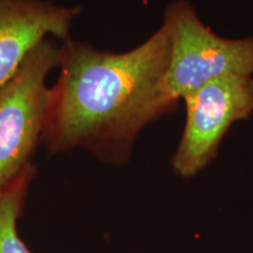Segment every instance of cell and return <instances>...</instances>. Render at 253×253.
Wrapping results in <instances>:
<instances>
[{
  "label": "cell",
  "mask_w": 253,
  "mask_h": 253,
  "mask_svg": "<svg viewBox=\"0 0 253 253\" xmlns=\"http://www.w3.org/2000/svg\"><path fill=\"white\" fill-rule=\"evenodd\" d=\"M169 52L163 23L126 52L61 41L60 74L50 87L41 138L47 150L81 149L108 166H126L141 131L176 109L162 91Z\"/></svg>",
  "instance_id": "1"
},
{
  "label": "cell",
  "mask_w": 253,
  "mask_h": 253,
  "mask_svg": "<svg viewBox=\"0 0 253 253\" xmlns=\"http://www.w3.org/2000/svg\"><path fill=\"white\" fill-rule=\"evenodd\" d=\"M170 52L162 81L166 100L173 108L190 91L224 75L253 77V37L227 39L207 26L188 0L166 7Z\"/></svg>",
  "instance_id": "2"
},
{
  "label": "cell",
  "mask_w": 253,
  "mask_h": 253,
  "mask_svg": "<svg viewBox=\"0 0 253 253\" xmlns=\"http://www.w3.org/2000/svg\"><path fill=\"white\" fill-rule=\"evenodd\" d=\"M61 41L43 40L0 86V190L32 166L48 108L46 81L59 67Z\"/></svg>",
  "instance_id": "3"
},
{
  "label": "cell",
  "mask_w": 253,
  "mask_h": 253,
  "mask_svg": "<svg viewBox=\"0 0 253 253\" xmlns=\"http://www.w3.org/2000/svg\"><path fill=\"white\" fill-rule=\"evenodd\" d=\"M182 101L185 123L171 167L178 177L191 179L217 158L231 126L253 115V77L224 75L190 91Z\"/></svg>",
  "instance_id": "4"
},
{
  "label": "cell",
  "mask_w": 253,
  "mask_h": 253,
  "mask_svg": "<svg viewBox=\"0 0 253 253\" xmlns=\"http://www.w3.org/2000/svg\"><path fill=\"white\" fill-rule=\"evenodd\" d=\"M81 12L80 6L52 0H0V86L43 40L71 38Z\"/></svg>",
  "instance_id": "5"
},
{
  "label": "cell",
  "mask_w": 253,
  "mask_h": 253,
  "mask_svg": "<svg viewBox=\"0 0 253 253\" xmlns=\"http://www.w3.org/2000/svg\"><path fill=\"white\" fill-rule=\"evenodd\" d=\"M36 176L33 164L0 190V253H32L18 232V219L23 211L27 191Z\"/></svg>",
  "instance_id": "6"
}]
</instances>
